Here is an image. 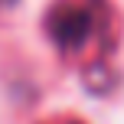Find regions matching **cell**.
<instances>
[{
  "label": "cell",
  "mask_w": 124,
  "mask_h": 124,
  "mask_svg": "<svg viewBox=\"0 0 124 124\" xmlns=\"http://www.w3.org/2000/svg\"><path fill=\"white\" fill-rule=\"evenodd\" d=\"M52 43L65 52H82L92 43L111 39V7L105 0H69V3L52 7L46 20Z\"/></svg>",
  "instance_id": "1"
},
{
  "label": "cell",
  "mask_w": 124,
  "mask_h": 124,
  "mask_svg": "<svg viewBox=\"0 0 124 124\" xmlns=\"http://www.w3.org/2000/svg\"><path fill=\"white\" fill-rule=\"evenodd\" d=\"M0 3H10V0H0Z\"/></svg>",
  "instance_id": "2"
},
{
  "label": "cell",
  "mask_w": 124,
  "mask_h": 124,
  "mask_svg": "<svg viewBox=\"0 0 124 124\" xmlns=\"http://www.w3.org/2000/svg\"><path fill=\"white\" fill-rule=\"evenodd\" d=\"M69 124H78V121H69Z\"/></svg>",
  "instance_id": "3"
}]
</instances>
